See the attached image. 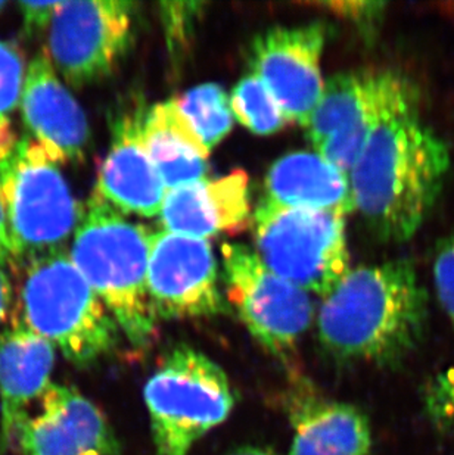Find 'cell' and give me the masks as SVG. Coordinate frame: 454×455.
Listing matches in <instances>:
<instances>
[{"mask_svg": "<svg viewBox=\"0 0 454 455\" xmlns=\"http://www.w3.org/2000/svg\"><path fill=\"white\" fill-rule=\"evenodd\" d=\"M428 295L408 259L350 268L323 298L319 339L343 361L381 367L403 363L424 340Z\"/></svg>", "mask_w": 454, "mask_h": 455, "instance_id": "cell-1", "label": "cell"}, {"mask_svg": "<svg viewBox=\"0 0 454 455\" xmlns=\"http://www.w3.org/2000/svg\"><path fill=\"white\" fill-rule=\"evenodd\" d=\"M449 170V148L418 112L385 118L350 172L354 211L381 241H409L437 203Z\"/></svg>", "mask_w": 454, "mask_h": 455, "instance_id": "cell-2", "label": "cell"}, {"mask_svg": "<svg viewBox=\"0 0 454 455\" xmlns=\"http://www.w3.org/2000/svg\"><path fill=\"white\" fill-rule=\"evenodd\" d=\"M150 232L93 192L69 252L120 331L137 348H148L157 336V315L146 284Z\"/></svg>", "mask_w": 454, "mask_h": 455, "instance_id": "cell-3", "label": "cell"}, {"mask_svg": "<svg viewBox=\"0 0 454 455\" xmlns=\"http://www.w3.org/2000/svg\"><path fill=\"white\" fill-rule=\"evenodd\" d=\"M21 268L17 320L51 342L78 367L111 354L120 327L65 250L45 253Z\"/></svg>", "mask_w": 454, "mask_h": 455, "instance_id": "cell-4", "label": "cell"}, {"mask_svg": "<svg viewBox=\"0 0 454 455\" xmlns=\"http://www.w3.org/2000/svg\"><path fill=\"white\" fill-rule=\"evenodd\" d=\"M0 204L8 221L13 268L64 250L82 219L58 163L30 136L0 161Z\"/></svg>", "mask_w": 454, "mask_h": 455, "instance_id": "cell-5", "label": "cell"}, {"mask_svg": "<svg viewBox=\"0 0 454 455\" xmlns=\"http://www.w3.org/2000/svg\"><path fill=\"white\" fill-rule=\"evenodd\" d=\"M143 395L157 455H188L235 405L224 370L189 345H177L163 356Z\"/></svg>", "mask_w": 454, "mask_h": 455, "instance_id": "cell-6", "label": "cell"}, {"mask_svg": "<svg viewBox=\"0 0 454 455\" xmlns=\"http://www.w3.org/2000/svg\"><path fill=\"white\" fill-rule=\"evenodd\" d=\"M251 224L263 264L304 292L326 298L350 271L345 215L289 208L263 196Z\"/></svg>", "mask_w": 454, "mask_h": 455, "instance_id": "cell-7", "label": "cell"}, {"mask_svg": "<svg viewBox=\"0 0 454 455\" xmlns=\"http://www.w3.org/2000/svg\"><path fill=\"white\" fill-rule=\"evenodd\" d=\"M418 105L415 84L395 71L336 74L325 83L305 129L314 152L350 174L377 124L418 112Z\"/></svg>", "mask_w": 454, "mask_h": 455, "instance_id": "cell-8", "label": "cell"}, {"mask_svg": "<svg viewBox=\"0 0 454 455\" xmlns=\"http://www.w3.org/2000/svg\"><path fill=\"white\" fill-rule=\"evenodd\" d=\"M134 8L125 0L58 2L46 53L69 87L82 89L112 73L132 44Z\"/></svg>", "mask_w": 454, "mask_h": 455, "instance_id": "cell-9", "label": "cell"}, {"mask_svg": "<svg viewBox=\"0 0 454 455\" xmlns=\"http://www.w3.org/2000/svg\"><path fill=\"white\" fill-rule=\"evenodd\" d=\"M222 259L227 298L249 333L274 355L291 353L313 322L309 293L274 275L244 243H223Z\"/></svg>", "mask_w": 454, "mask_h": 455, "instance_id": "cell-10", "label": "cell"}, {"mask_svg": "<svg viewBox=\"0 0 454 455\" xmlns=\"http://www.w3.org/2000/svg\"><path fill=\"white\" fill-rule=\"evenodd\" d=\"M146 284L157 317H213L226 311L219 264L204 239L152 230Z\"/></svg>", "mask_w": 454, "mask_h": 455, "instance_id": "cell-11", "label": "cell"}, {"mask_svg": "<svg viewBox=\"0 0 454 455\" xmlns=\"http://www.w3.org/2000/svg\"><path fill=\"white\" fill-rule=\"evenodd\" d=\"M325 22L273 27L251 44V73L262 78L289 123L307 127L325 82L321 53L328 40Z\"/></svg>", "mask_w": 454, "mask_h": 455, "instance_id": "cell-12", "label": "cell"}, {"mask_svg": "<svg viewBox=\"0 0 454 455\" xmlns=\"http://www.w3.org/2000/svg\"><path fill=\"white\" fill-rule=\"evenodd\" d=\"M21 455H120L103 412L76 387L51 383L42 412L18 427Z\"/></svg>", "mask_w": 454, "mask_h": 455, "instance_id": "cell-13", "label": "cell"}, {"mask_svg": "<svg viewBox=\"0 0 454 455\" xmlns=\"http://www.w3.org/2000/svg\"><path fill=\"white\" fill-rule=\"evenodd\" d=\"M22 123L35 142L56 163H76L85 156L91 129L87 116L52 65L46 51L27 67L22 87Z\"/></svg>", "mask_w": 454, "mask_h": 455, "instance_id": "cell-14", "label": "cell"}, {"mask_svg": "<svg viewBox=\"0 0 454 455\" xmlns=\"http://www.w3.org/2000/svg\"><path fill=\"white\" fill-rule=\"evenodd\" d=\"M142 111L126 112L112 125V142L99 168L94 194L121 214H161L167 189L143 143Z\"/></svg>", "mask_w": 454, "mask_h": 455, "instance_id": "cell-15", "label": "cell"}, {"mask_svg": "<svg viewBox=\"0 0 454 455\" xmlns=\"http://www.w3.org/2000/svg\"><path fill=\"white\" fill-rule=\"evenodd\" d=\"M159 217L164 230L204 241L220 233L242 232L253 217L248 174L235 170L220 179L167 190Z\"/></svg>", "mask_w": 454, "mask_h": 455, "instance_id": "cell-16", "label": "cell"}, {"mask_svg": "<svg viewBox=\"0 0 454 455\" xmlns=\"http://www.w3.org/2000/svg\"><path fill=\"white\" fill-rule=\"evenodd\" d=\"M56 348L20 324L0 333V455L17 441L27 408L51 385Z\"/></svg>", "mask_w": 454, "mask_h": 455, "instance_id": "cell-17", "label": "cell"}, {"mask_svg": "<svg viewBox=\"0 0 454 455\" xmlns=\"http://www.w3.org/2000/svg\"><path fill=\"white\" fill-rule=\"evenodd\" d=\"M264 198L301 210L328 211L347 217L354 211L350 174L318 152H292L267 172Z\"/></svg>", "mask_w": 454, "mask_h": 455, "instance_id": "cell-18", "label": "cell"}, {"mask_svg": "<svg viewBox=\"0 0 454 455\" xmlns=\"http://www.w3.org/2000/svg\"><path fill=\"white\" fill-rule=\"evenodd\" d=\"M289 455H369L372 429L361 408L338 401L307 398L291 410Z\"/></svg>", "mask_w": 454, "mask_h": 455, "instance_id": "cell-19", "label": "cell"}, {"mask_svg": "<svg viewBox=\"0 0 454 455\" xmlns=\"http://www.w3.org/2000/svg\"><path fill=\"white\" fill-rule=\"evenodd\" d=\"M143 143L166 189L207 179L210 151L182 116L176 100L157 103L146 112Z\"/></svg>", "mask_w": 454, "mask_h": 455, "instance_id": "cell-20", "label": "cell"}, {"mask_svg": "<svg viewBox=\"0 0 454 455\" xmlns=\"http://www.w3.org/2000/svg\"><path fill=\"white\" fill-rule=\"evenodd\" d=\"M174 100L182 116L208 151L211 152L231 133L235 120L231 114V98L219 84H199Z\"/></svg>", "mask_w": 454, "mask_h": 455, "instance_id": "cell-21", "label": "cell"}, {"mask_svg": "<svg viewBox=\"0 0 454 455\" xmlns=\"http://www.w3.org/2000/svg\"><path fill=\"white\" fill-rule=\"evenodd\" d=\"M229 98L233 118L253 133L269 136L289 123L269 87L254 73L240 78Z\"/></svg>", "mask_w": 454, "mask_h": 455, "instance_id": "cell-22", "label": "cell"}, {"mask_svg": "<svg viewBox=\"0 0 454 455\" xmlns=\"http://www.w3.org/2000/svg\"><path fill=\"white\" fill-rule=\"evenodd\" d=\"M420 403L438 432L454 435V365L426 379L420 387Z\"/></svg>", "mask_w": 454, "mask_h": 455, "instance_id": "cell-23", "label": "cell"}, {"mask_svg": "<svg viewBox=\"0 0 454 455\" xmlns=\"http://www.w3.org/2000/svg\"><path fill=\"white\" fill-rule=\"evenodd\" d=\"M206 4L201 2H163L159 4V17L163 24L167 48L173 58L182 56L191 44Z\"/></svg>", "mask_w": 454, "mask_h": 455, "instance_id": "cell-24", "label": "cell"}, {"mask_svg": "<svg viewBox=\"0 0 454 455\" xmlns=\"http://www.w3.org/2000/svg\"><path fill=\"white\" fill-rule=\"evenodd\" d=\"M26 74V60L17 44L0 40V127L11 124V116L20 107Z\"/></svg>", "mask_w": 454, "mask_h": 455, "instance_id": "cell-25", "label": "cell"}, {"mask_svg": "<svg viewBox=\"0 0 454 455\" xmlns=\"http://www.w3.org/2000/svg\"><path fill=\"white\" fill-rule=\"evenodd\" d=\"M437 299L454 324V232L438 243L433 262Z\"/></svg>", "mask_w": 454, "mask_h": 455, "instance_id": "cell-26", "label": "cell"}, {"mask_svg": "<svg viewBox=\"0 0 454 455\" xmlns=\"http://www.w3.org/2000/svg\"><path fill=\"white\" fill-rule=\"evenodd\" d=\"M325 8L330 13L354 22L363 30L372 31L373 27L381 21L386 4L384 2H319L314 4Z\"/></svg>", "mask_w": 454, "mask_h": 455, "instance_id": "cell-27", "label": "cell"}, {"mask_svg": "<svg viewBox=\"0 0 454 455\" xmlns=\"http://www.w3.org/2000/svg\"><path fill=\"white\" fill-rule=\"evenodd\" d=\"M58 2H18L27 36H37L51 26Z\"/></svg>", "mask_w": 454, "mask_h": 455, "instance_id": "cell-28", "label": "cell"}, {"mask_svg": "<svg viewBox=\"0 0 454 455\" xmlns=\"http://www.w3.org/2000/svg\"><path fill=\"white\" fill-rule=\"evenodd\" d=\"M12 282L9 279V275L4 271V267H0V327L4 326V322L8 320L12 309Z\"/></svg>", "mask_w": 454, "mask_h": 455, "instance_id": "cell-29", "label": "cell"}, {"mask_svg": "<svg viewBox=\"0 0 454 455\" xmlns=\"http://www.w3.org/2000/svg\"><path fill=\"white\" fill-rule=\"evenodd\" d=\"M13 267L12 243L9 236L8 221L0 204V267Z\"/></svg>", "mask_w": 454, "mask_h": 455, "instance_id": "cell-30", "label": "cell"}, {"mask_svg": "<svg viewBox=\"0 0 454 455\" xmlns=\"http://www.w3.org/2000/svg\"><path fill=\"white\" fill-rule=\"evenodd\" d=\"M231 455H276L271 450H264V448L257 447H245L240 448L238 451L233 452Z\"/></svg>", "mask_w": 454, "mask_h": 455, "instance_id": "cell-31", "label": "cell"}, {"mask_svg": "<svg viewBox=\"0 0 454 455\" xmlns=\"http://www.w3.org/2000/svg\"><path fill=\"white\" fill-rule=\"evenodd\" d=\"M4 8H6V2H0V12H2Z\"/></svg>", "mask_w": 454, "mask_h": 455, "instance_id": "cell-32", "label": "cell"}]
</instances>
